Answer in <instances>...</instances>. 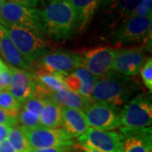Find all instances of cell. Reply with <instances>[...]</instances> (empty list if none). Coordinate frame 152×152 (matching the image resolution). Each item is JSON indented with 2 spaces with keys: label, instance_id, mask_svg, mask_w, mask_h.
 I'll use <instances>...</instances> for the list:
<instances>
[{
  "label": "cell",
  "instance_id": "obj_27",
  "mask_svg": "<svg viewBox=\"0 0 152 152\" xmlns=\"http://www.w3.org/2000/svg\"><path fill=\"white\" fill-rule=\"evenodd\" d=\"M152 0H141L133 13V16L152 15Z\"/></svg>",
  "mask_w": 152,
  "mask_h": 152
},
{
  "label": "cell",
  "instance_id": "obj_23",
  "mask_svg": "<svg viewBox=\"0 0 152 152\" xmlns=\"http://www.w3.org/2000/svg\"><path fill=\"white\" fill-rule=\"evenodd\" d=\"M21 107V104L17 102L9 91H0V108L15 117H18Z\"/></svg>",
  "mask_w": 152,
  "mask_h": 152
},
{
  "label": "cell",
  "instance_id": "obj_10",
  "mask_svg": "<svg viewBox=\"0 0 152 152\" xmlns=\"http://www.w3.org/2000/svg\"><path fill=\"white\" fill-rule=\"evenodd\" d=\"M80 145H85L101 152H122L123 143L118 132L89 128L78 138Z\"/></svg>",
  "mask_w": 152,
  "mask_h": 152
},
{
  "label": "cell",
  "instance_id": "obj_19",
  "mask_svg": "<svg viewBox=\"0 0 152 152\" xmlns=\"http://www.w3.org/2000/svg\"><path fill=\"white\" fill-rule=\"evenodd\" d=\"M48 98L53 100L61 107L77 109L84 113L92 102L91 99L83 97L80 95L73 92L68 89L62 90L58 92L51 93L48 96Z\"/></svg>",
  "mask_w": 152,
  "mask_h": 152
},
{
  "label": "cell",
  "instance_id": "obj_30",
  "mask_svg": "<svg viewBox=\"0 0 152 152\" xmlns=\"http://www.w3.org/2000/svg\"><path fill=\"white\" fill-rule=\"evenodd\" d=\"M0 80L3 84L4 91H8L11 81V69L10 67H6L4 69L0 72Z\"/></svg>",
  "mask_w": 152,
  "mask_h": 152
},
{
  "label": "cell",
  "instance_id": "obj_22",
  "mask_svg": "<svg viewBox=\"0 0 152 152\" xmlns=\"http://www.w3.org/2000/svg\"><path fill=\"white\" fill-rule=\"evenodd\" d=\"M76 75L79 76V78L80 79L83 85L82 88V91L80 96L83 97L87 98V99H91V92H92L93 87L95 86L96 82L97 81L98 78L93 75L91 73H90L89 71L86 70L84 68H78L73 71Z\"/></svg>",
  "mask_w": 152,
  "mask_h": 152
},
{
  "label": "cell",
  "instance_id": "obj_9",
  "mask_svg": "<svg viewBox=\"0 0 152 152\" xmlns=\"http://www.w3.org/2000/svg\"><path fill=\"white\" fill-rule=\"evenodd\" d=\"M152 15L132 16L121 24L112 33L113 42L115 44H127L149 38L151 32Z\"/></svg>",
  "mask_w": 152,
  "mask_h": 152
},
{
  "label": "cell",
  "instance_id": "obj_15",
  "mask_svg": "<svg viewBox=\"0 0 152 152\" xmlns=\"http://www.w3.org/2000/svg\"><path fill=\"white\" fill-rule=\"evenodd\" d=\"M11 81L9 91L19 103H24L26 100L36 92V79L33 73L10 67Z\"/></svg>",
  "mask_w": 152,
  "mask_h": 152
},
{
  "label": "cell",
  "instance_id": "obj_24",
  "mask_svg": "<svg viewBox=\"0 0 152 152\" xmlns=\"http://www.w3.org/2000/svg\"><path fill=\"white\" fill-rule=\"evenodd\" d=\"M47 98L48 97H44L35 92L31 96H30L27 100L24 102V103L22 104L21 108L29 111L37 116H40V114L42 113L44 108Z\"/></svg>",
  "mask_w": 152,
  "mask_h": 152
},
{
  "label": "cell",
  "instance_id": "obj_32",
  "mask_svg": "<svg viewBox=\"0 0 152 152\" xmlns=\"http://www.w3.org/2000/svg\"><path fill=\"white\" fill-rule=\"evenodd\" d=\"M10 129L11 128L9 126L0 124V143L7 139L8 134L10 131Z\"/></svg>",
  "mask_w": 152,
  "mask_h": 152
},
{
  "label": "cell",
  "instance_id": "obj_14",
  "mask_svg": "<svg viewBox=\"0 0 152 152\" xmlns=\"http://www.w3.org/2000/svg\"><path fill=\"white\" fill-rule=\"evenodd\" d=\"M119 134L122 139V152H151V128L129 129L119 128Z\"/></svg>",
  "mask_w": 152,
  "mask_h": 152
},
{
  "label": "cell",
  "instance_id": "obj_7",
  "mask_svg": "<svg viewBox=\"0 0 152 152\" xmlns=\"http://www.w3.org/2000/svg\"><path fill=\"white\" fill-rule=\"evenodd\" d=\"M31 149H43L50 147L71 146L75 142L64 129H49L39 126L34 129H26L20 126Z\"/></svg>",
  "mask_w": 152,
  "mask_h": 152
},
{
  "label": "cell",
  "instance_id": "obj_20",
  "mask_svg": "<svg viewBox=\"0 0 152 152\" xmlns=\"http://www.w3.org/2000/svg\"><path fill=\"white\" fill-rule=\"evenodd\" d=\"M39 118L42 126L49 129H59L62 124V107L50 98H47Z\"/></svg>",
  "mask_w": 152,
  "mask_h": 152
},
{
  "label": "cell",
  "instance_id": "obj_26",
  "mask_svg": "<svg viewBox=\"0 0 152 152\" xmlns=\"http://www.w3.org/2000/svg\"><path fill=\"white\" fill-rule=\"evenodd\" d=\"M144 85L151 92L152 91V58H149L145 62L142 68L140 70Z\"/></svg>",
  "mask_w": 152,
  "mask_h": 152
},
{
  "label": "cell",
  "instance_id": "obj_18",
  "mask_svg": "<svg viewBox=\"0 0 152 152\" xmlns=\"http://www.w3.org/2000/svg\"><path fill=\"white\" fill-rule=\"evenodd\" d=\"M76 16V29L81 31L86 27L100 8L102 0H68Z\"/></svg>",
  "mask_w": 152,
  "mask_h": 152
},
{
  "label": "cell",
  "instance_id": "obj_4",
  "mask_svg": "<svg viewBox=\"0 0 152 152\" xmlns=\"http://www.w3.org/2000/svg\"><path fill=\"white\" fill-rule=\"evenodd\" d=\"M1 18V25L4 26L16 25L41 34L43 33L40 10L29 6L22 1H4Z\"/></svg>",
  "mask_w": 152,
  "mask_h": 152
},
{
  "label": "cell",
  "instance_id": "obj_25",
  "mask_svg": "<svg viewBox=\"0 0 152 152\" xmlns=\"http://www.w3.org/2000/svg\"><path fill=\"white\" fill-rule=\"evenodd\" d=\"M18 120L21 124L22 127L26 129H34L42 126L39 116L23 108L20 109L18 114Z\"/></svg>",
  "mask_w": 152,
  "mask_h": 152
},
{
  "label": "cell",
  "instance_id": "obj_16",
  "mask_svg": "<svg viewBox=\"0 0 152 152\" xmlns=\"http://www.w3.org/2000/svg\"><path fill=\"white\" fill-rule=\"evenodd\" d=\"M61 126L73 139L84 134L90 128L84 112L65 107H62Z\"/></svg>",
  "mask_w": 152,
  "mask_h": 152
},
{
  "label": "cell",
  "instance_id": "obj_34",
  "mask_svg": "<svg viewBox=\"0 0 152 152\" xmlns=\"http://www.w3.org/2000/svg\"><path fill=\"white\" fill-rule=\"evenodd\" d=\"M5 0H0V25H1V21H2V10H3V5H4V3Z\"/></svg>",
  "mask_w": 152,
  "mask_h": 152
},
{
  "label": "cell",
  "instance_id": "obj_21",
  "mask_svg": "<svg viewBox=\"0 0 152 152\" xmlns=\"http://www.w3.org/2000/svg\"><path fill=\"white\" fill-rule=\"evenodd\" d=\"M7 140L16 152H29L31 149L20 126L11 128Z\"/></svg>",
  "mask_w": 152,
  "mask_h": 152
},
{
  "label": "cell",
  "instance_id": "obj_36",
  "mask_svg": "<svg viewBox=\"0 0 152 152\" xmlns=\"http://www.w3.org/2000/svg\"><path fill=\"white\" fill-rule=\"evenodd\" d=\"M10 1H16V2H19V1H21V0H10Z\"/></svg>",
  "mask_w": 152,
  "mask_h": 152
},
{
  "label": "cell",
  "instance_id": "obj_29",
  "mask_svg": "<svg viewBox=\"0 0 152 152\" xmlns=\"http://www.w3.org/2000/svg\"><path fill=\"white\" fill-rule=\"evenodd\" d=\"M77 148L75 145L71 146H58L43 148V149H31L29 152H76Z\"/></svg>",
  "mask_w": 152,
  "mask_h": 152
},
{
  "label": "cell",
  "instance_id": "obj_1",
  "mask_svg": "<svg viewBox=\"0 0 152 152\" xmlns=\"http://www.w3.org/2000/svg\"><path fill=\"white\" fill-rule=\"evenodd\" d=\"M133 78L109 71L98 78L93 87L91 100L119 107L127 102L137 90Z\"/></svg>",
  "mask_w": 152,
  "mask_h": 152
},
{
  "label": "cell",
  "instance_id": "obj_33",
  "mask_svg": "<svg viewBox=\"0 0 152 152\" xmlns=\"http://www.w3.org/2000/svg\"><path fill=\"white\" fill-rule=\"evenodd\" d=\"M80 149L82 150L83 152H101L99 151H96L95 149H92V148H90L88 146H85V145H80Z\"/></svg>",
  "mask_w": 152,
  "mask_h": 152
},
{
  "label": "cell",
  "instance_id": "obj_31",
  "mask_svg": "<svg viewBox=\"0 0 152 152\" xmlns=\"http://www.w3.org/2000/svg\"><path fill=\"white\" fill-rule=\"evenodd\" d=\"M0 152H16L15 150L11 146L10 142L6 139L0 143Z\"/></svg>",
  "mask_w": 152,
  "mask_h": 152
},
{
  "label": "cell",
  "instance_id": "obj_37",
  "mask_svg": "<svg viewBox=\"0 0 152 152\" xmlns=\"http://www.w3.org/2000/svg\"><path fill=\"white\" fill-rule=\"evenodd\" d=\"M50 2H53V1H56V0H49Z\"/></svg>",
  "mask_w": 152,
  "mask_h": 152
},
{
  "label": "cell",
  "instance_id": "obj_5",
  "mask_svg": "<svg viewBox=\"0 0 152 152\" xmlns=\"http://www.w3.org/2000/svg\"><path fill=\"white\" fill-rule=\"evenodd\" d=\"M121 127L129 129L149 128L152 123V104L148 96L139 95L121 110Z\"/></svg>",
  "mask_w": 152,
  "mask_h": 152
},
{
  "label": "cell",
  "instance_id": "obj_17",
  "mask_svg": "<svg viewBox=\"0 0 152 152\" xmlns=\"http://www.w3.org/2000/svg\"><path fill=\"white\" fill-rule=\"evenodd\" d=\"M0 53L12 68L28 71L31 67L9 37L5 27L0 25Z\"/></svg>",
  "mask_w": 152,
  "mask_h": 152
},
{
  "label": "cell",
  "instance_id": "obj_6",
  "mask_svg": "<svg viewBox=\"0 0 152 152\" xmlns=\"http://www.w3.org/2000/svg\"><path fill=\"white\" fill-rule=\"evenodd\" d=\"M32 65L36 70L64 76L82 67V57L69 52H48Z\"/></svg>",
  "mask_w": 152,
  "mask_h": 152
},
{
  "label": "cell",
  "instance_id": "obj_11",
  "mask_svg": "<svg viewBox=\"0 0 152 152\" xmlns=\"http://www.w3.org/2000/svg\"><path fill=\"white\" fill-rule=\"evenodd\" d=\"M141 0H102L103 21L107 26L115 30L130 17Z\"/></svg>",
  "mask_w": 152,
  "mask_h": 152
},
{
  "label": "cell",
  "instance_id": "obj_13",
  "mask_svg": "<svg viewBox=\"0 0 152 152\" xmlns=\"http://www.w3.org/2000/svg\"><path fill=\"white\" fill-rule=\"evenodd\" d=\"M145 54L140 48L118 50L113 59L111 70L122 75L134 77L145 64Z\"/></svg>",
  "mask_w": 152,
  "mask_h": 152
},
{
  "label": "cell",
  "instance_id": "obj_28",
  "mask_svg": "<svg viewBox=\"0 0 152 152\" xmlns=\"http://www.w3.org/2000/svg\"><path fill=\"white\" fill-rule=\"evenodd\" d=\"M0 124L6 125L10 128L16 127L19 124L18 117H15L4 110L0 108Z\"/></svg>",
  "mask_w": 152,
  "mask_h": 152
},
{
  "label": "cell",
  "instance_id": "obj_2",
  "mask_svg": "<svg viewBox=\"0 0 152 152\" xmlns=\"http://www.w3.org/2000/svg\"><path fill=\"white\" fill-rule=\"evenodd\" d=\"M43 33L56 39L68 38L76 29V16L68 0L50 2L40 10Z\"/></svg>",
  "mask_w": 152,
  "mask_h": 152
},
{
  "label": "cell",
  "instance_id": "obj_3",
  "mask_svg": "<svg viewBox=\"0 0 152 152\" xmlns=\"http://www.w3.org/2000/svg\"><path fill=\"white\" fill-rule=\"evenodd\" d=\"M4 27L11 42L31 68L37 60L49 52L48 43L41 33L16 25Z\"/></svg>",
  "mask_w": 152,
  "mask_h": 152
},
{
  "label": "cell",
  "instance_id": "obj_35",
  "mask_svg": "<svg viewBox=\"0 0 152 152\" xmlns=\"http://www.w3.org/2000/svg\"><path fill=\"white\" fill-rule=\"evenodd\" d=\"M6 67H7V65H6L2 61V59L0 58V72L3 70V69H4Z\"/></svg>",
  "mask_w": 152,
  "mask_h": 152
},
{
  "label": "cell",
  "instance_id": "obj_12",
  "mask_svg": "<svg viewBox=\"0 0 152 152\" xmlns=\"http://www.w3.org/2000/svg\"><path fill=\"white\" fill-rule=\"evenodd\" d=\"M117 49L109 47H99L88 50L82 57V68L93 75L100 78L109 71L118 53Z\"/></svg>",
  "mask_w": 152,
  "mask_h": 152
},
{
  "label": "cell",
  "instance_id": "obj_8",
  "mask_svg": "<svg viewBox=\"0 0 152 152\" xmlns=\"http://www.w3.org/2000/svg\"><path fill=\"white\" fill-rule=\"evenodd\" d=\"M121 110L118 107L105 102H92L85 111L89 127L102 130H113L121 125Z\"/></svg>",
  "mask_w": 152,
  "mask_h": 152
}]
</instances>
